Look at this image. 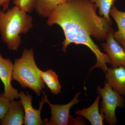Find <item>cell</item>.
<instances>
[{"label": "cell", "instance_id": "6da1fadb", "mask_svg": "<svg viewBox=\"0 0 125 125\" xmlns=\"http://www.w3.org/2000/svg\"><path fill=\"white\" fill-rule=\"evenodd\" d=\"M97 8L90 0H66L56 8L46 23L49 27L58 25L62 29L65 36L62 52H66L67 47L71 43L84 45L93 52L97 60L90 72L99 68L106 73L108 68L107 64H110L111 61L92 37L101 42L105 41L112 24L98 15Z\"/></svg>", "mask_w": 125, "mask_h": 125}, {"label": "cell", "instance_id": "7a4b0ae2", "mask_svg": "<svg viewBox=\"0 0 125 125\" xmlns=\"http://www.w3.org/2000/svg\"><path fill=\"white\" fill-rule=\"evenodd\" d=\"M32 22L31 16L15 6L6 11L0 10V34L9 50L18 51L21 43L20 34L31 29Z\"/></svg>", "mask_w": 125, "mask_h": 125}, {"label": "cell", "instance_id": "3957f363", "mask_svg": "<svg viewBox=\"0 0 125 125\" xmlns=\"http://www.w3.org/2000/svg\"><path fill=\"white\" fill-rule=\"evenodd\" d=\"M32 49L24 48L20 58L15 60L12 80L17 81L23 88H29L40 96L45 83L39 73Z\"/></svg>", "mask_w": 125, "mask_h": 125}, {"label": "cell", "instance_id": "277c9868", "mask_svg": "<svg viewBox=\"0 0 125 125\" xmlns=\"http://www.w3.org/2000/svg\"><path fill=\"white\" fill-rule=\"evenodd\" d=\"M97 92L102 99L100 112L104 115L105 121L110 125H116L118 120L116 116V109L125 107L124 97L106 82L103 88L98 86Z\"/></svg>", "mask_w": 125, "mask_h": 125}, {"label": "cell", "instance_id": "5b68a950", "mask_svg": "<svg viewBox=\"0 0 125 125\" xmlns=\"http://www.w3.org/2000/svg\"><path fill=\"white\" fill-rule=\"evenodd\" d=\"M46 102L47 103L51 109V116L48 121H43V124L46 125H70L72 117L70 115V110L74 105H76L80 100L79 97L81 92L76 93L73 99L65 105L52 104L48 101L45 93L43 92Z\"/></svg>", "mask_w": 125, "mask_h": 125}, {"label": "cell", "instance_id": "8992f818", "mask_svg": "<svg viewBox=\"0 0 125 125\" xmlns=\"http://www.w3.org/2000/svg\"><path fill=\"white\" fill-rule=\"evenodd\" d=\"M114 32L112 27L108 33L106 42L101 45L110 59L111 67H125V50L114 38Z\"/></svg>", "mask_w": 125, "mask_h": 125}, {"label": "cell", "instance_id": "52a82bcc", "mask_svg": "<svg viewBox=\"0 0 125 125\" xmlns=\"http://www.w3.org/2000/svg\"><path fill=\"white\" fill-rule=\"evenodd\" d=\"M13 65L10 59L3 58L0 54V79L4 85V96L10 101L19 98V93L11 83Z\"/></svg>", "mask_w": 125, "mask_h": 125}, {"label": "cell", "instance_id": "ba28073f", "mask_svg": "<svg viewBox=\"0 0 125 125\" xmlns=\"http://www.w3.org/2000/svg\"><path fill=\"white\" fill-rule=\"evenodd\" d=\"M19 98L23 108L24 112V124L25 125H41L43 121L41 117V111L44 103L46 102L45 97H43L39 109L34 108L32 106V96L27 93H19Z\"/></svg>", "mask_w": 125, "mask_h": 125}, {"label": "cell", "instance_id": "9c48e42d", "mask_svg": "<svg viewBox=\"0 0 125 125\" xmlns=\"http://www.w3.org/2000/svg\"><path fill=\"white\" fill-rule=\"evenodd\" d=\"M105 73V82L122 96H125V67H109Z\"/></svg>", "mask_w": 125, "mask_h": 125}, {"label": "cell", "instance_id": "30bf717a", "mask_svg": "<svg viewBox=\"0 0 125 125\" xmlns=\"http://www.w3.org/2000/svg\"><path fill=\"white\" fill-rule=\"evenodd\" d=\"M24 112L20 101H10L8 111L2 119L1 125H22L24 123Z\"/></svg>", "mask_w": 125, "mask_h": 125}, {"label": "cell", "instance_id": "8fae6325", "mask_svg": "<svg viewBox=\"0 0 125 125\" xmlns=\"http://www.w3.org/2000/svg\"><path fill=\"white\" fill-rule=\"evenodd\" d=\"M101 96L99 94L93 103L89 107L77 109L75 114L87 119L92 125H103L105 117L99 111V104Z\"/></svg>", "mask_w": 125, "mask_h": 125}, {"label": "cell", "instance_id": "7c38bea8", "mask_svg": "<svg viewBox=\"0 0 125 125\" xmlns=\"http://www.w3.org/2000/svg\"><path fill=\"white\" fill-rule=\"evenodd\" d=\"M109 14L114 19L118 27L117 31L114 32V38L125 50V12L120 11L113 5Z\"/></svg>", "mask_w": 125, "mask_h": 125}, {"label": "cell", "instance_id": "4fadbf2b", "mask_svg": "<svg viewBox=\"0 0 125 125\" xmlns=\"http://www.w3.org/2000/svg\"><path fill=\"white\" fill-rule=\"evenodd\" d=\"M66 0H37L35 10L39 16L48 18L57 6Z\"/></svg>", "mask_w": 125, "mask_h": 125}, {"label": "cell", "instance_id": "5bb4252c", "mask_svg": "<svg viewBox=\"0 0 125 125\" xmlns=\"http://www.w3.org/2000/svg\"><path fill=\"white\" fill-rule=\"evenodd\" d=\"M39 72L43 81L52 93L54 94H59L61 92L62 87L55 72L51 69L43 71L39 69Z\"/></svg>", "mask_w": 125, "mask_h": 125}, {"label": "cell", "instance_id": "9a60e30c", "mask_svg": "<svg viewBox=\"0 0 125 125\" xmlns=\"http://www.w3.org/2000/svg\"><path fill=\"white\" fill-rule=\"evenodd\" d=\"M97 6L99 9V15L106 19L112 24V20L110 18V11L116 0H90Z\"/></svg>", "mask_w": 125, "mask_h": 125}, {"label": "cell", "instance_id": "2e32d148", "mask_svg": "<svg viewBox=\"0 0 125 125\" xmlns=\"http://www.w3.org/2000/svg\"><path fill=\"white\" fill-rule=\"evenodd\" d=\"M37 0H13L15 6L26 13H31L34 10Z\"/></svg>", "mask_w": 125, "mask_h": 125}, {"label": "cell", "instance_id": "e0dca14e", "mask_svg": "<svg viewBox=\"0 0 125 125\" xmlns=\"http://www.w3.org/2000/svg\"><path fill=\"white\" fill-rule=\"evenodd\" d=\"M10 102L4 96L3 93L0 94V120L4 117L7 113Z\"/></svg>", "mask_w": 125, "mask_h": 125}, {"label": "cell", "instance_id": "ac0fdd59", "mask_svg": "<svg viewBox=\"0 0 125 125\" xmlns=\"http://www.w3.org/2000/svg\"><path fill=\"white\" fill-rule=\"evenodd\" d=\"M10 0H0V7H2V11H6L9 10Z\"/></svg>", "mask_w": 125, "mask_h": 125}]
</instances>
